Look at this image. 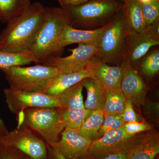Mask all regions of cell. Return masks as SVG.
<instances>
[{
	"mask_svg": "<svg viewBox=\"0 0 159 159\" xmlns=\"http://www.w3.org/2000/svg\"><path fill=\"white\" fill-rule=\"evenodd\" d=\"M45 10L42 4L35 2L7 24L0 34V51L17 54L29 51Z\"/></svg>",
	"mask_w": 159,
	"mask_h": 159,
	"instance_id": "obj_1",
	"label": "cell"
},
{
	"mask_svg": "<svg viewBox=\"0 0 159 159\" xmlns=\"http://www.w3.org/2000/svg\"><path fill=\"white\" fill-rule=\"evenodd\" d=\"M69 25L67 15L62 7H48L29 51L42 63L56 54L57 44L64 28Z\"/></svg>",
	"mask_w": 159,
	"mask_h": 159,
	"instance_id": "obj_2",
	"label": "cell"
},
{
	"mask_svg": "<svg viewBox=\"0 0 159 159\" xmlns=\"http://www.w3.org/2000/svg\"><path fill=\"white\" fill-rule=\"evenodd\" d=\"M122 6V2L118 0H89L79 6L62 8L67 15L70 25L93 30L107 24Z\"/></svg>",
	"mask_w": 159,
	"mask_h": 159,
	"instance_id": "obj_3",
	"label": "cell"
},
{
	"mask_svg": "<svg viewBox=\"0 0 159 159\" xmlns=\"http://www.w3.org/2000/svg\"><path fill=\"white\" fill-rule=\"evenodd\" d=\"M17 115L18 125L30 129L51 146L59 141L66 128L59 107L28 108Z\"/></svg>",
	"mask_w": 159,
	"mask_h": 159,
	"instance_id": "obj_4",
	"label": "cell"
},
{
	"mask_svg": "<svg viewBox=\"0 0 159 159\" xmlns=\"http://www.w3.org/2000/svg\"><path fill=\"white\" fill-rule=\"evenodd\" d=\"M9 88L32 93H44L55 77L60 74L57 68L43 65L15 66L1 69Z\"/></svg>",
	"mask_w": 159,
	"mask_h": 159,
	"instance_id": "obj_5",
	"label": "cell"
},
{
	"mask_svg": "<svg viewBox=\"0 0 159 159\" xmlns=\"http://www.w3.org/2000/svg\"><path fill=\"white\" fill-rule=\"evenodd\" d=\"M128 37L121 9L107 23L97 41V59L107 64L120 63Z\"/></svg>",
	"mask_w": 159,
	"mask_h": 159,
	"instance_id": "obj_6",
	"label": "cell"
},
{
	"mask_svg": "<svg viewBox=\"0 0 159 159\" xmlns=\"http://www.w3.org/2000/svg\"><path fill=\"white\" fill-rule=\"evenodd\" d=\"M142 135L141 133L129 136L123 126L109 131L92 141L85 153L78 159H99L114 154H128L138 144Z\"/></svg>",
	"mask_w": 159,
	"mask_h": 159,
	"instance_id": "obj_7",
	"label": "cell"
},
{
	"mask_svg": "<svg viewBox=\"0 0 159 159\" xmlns=\"http://www.w3.org/2000/svg\"><path fill=\"white\" fill-rule=\"evenodd\" d=\"M3 146L19 151L30 159H48V145L33 131L23 125L2 138Z\"/></svg>",
	"mask_w": 159,
	"mask_h": 159,
	"instance_id": "obj_8",
	"label": "cell"
},
{
	"mask_svg": "<svg viewBox=\"0 0 159 159\" xmlns=\"http://www.w3.org/2000/svg\"><path fill=\"white\" fill-rule=\"evenodd\" d=\"M71 54L65 57L52 56L42 63L43 65L56 68L60 73H73L82 70L98 61L97 43L78 44L70 49Z\"/></svg>",
	"mask_w": 159,
	"mask_h": 159,
	"instance_id": "obj_9",
	"label": "cell"
},
{
	"mask_svg": "<svg viewBox=\"0 0 159 159\" xmlns=\"http://www.w3.org/2000/svg\"><path fill=\"white\" fill-rule=\"evenodd\" d=\"M159 24L144 31L129 35L120 65L135 69L152 48L159 45Z\"/></svg>",
	"mask_w": 159,
	"mask_h": 159,
	"instance_id": "obj_10",
	"label": "cell"
},
{
	"mask_svg": "<svg viewBox=\"0 0 159 159\" xmlns=\"http://www.w3.org/2000/svg\"><path fill=\"white\" fill-rule=\"evenodd\" d=\"M3 93L9 110L17 115L28 108L61 107L57 96L25 92L9 87L4 89Z\"/></svg>",
	"mask_w": 159,
	"mask_h": 159,
	"instance_id": "obj_11",
	"label": "cell"
},
{
	"mask_svg": "<svg viewBox=\"0 0 159 159\" xmlns=\"http://www.w3.org/2000/svg\"><path fill=\"white\" fill-rule=\"evenodd\" d=\"M92 142L80 135L77 130L66 127L59 141L51 147L66 158L78 159L85 153Z\"/></svg>",
	"mask_w": 159,
	"mask_h": 159,
	"instance_id": "obj_12",
	"label": "cell"
},
{
	"mask_svg": "<svg viewBox=\"0 0 159 159\" xmlns=\"http://www.w3.org/2000/svg\"><path fill=\"white\" fill-rule=\"evenodd\" d=\"M122 66L123 74L120 89L126 99H130L133 103L144 104L147 86L144 80L135 69L130 66Z\"/></svg>",
	"mask_w": 159,
	"mask_h": 159,
	"instance_id": "obj_13",
	"label": "cell"
},
{
	"mask_svg": "<svg viewBox=\"0 0 159 159\" xmlns=\"http://www.w3.org/2000/svg\"><path fill=\"white\" fill-rule=\"evenodd\" d=\"M107 24L99 29L93 30L75 29L69 25H66L63 30L57 44L56 54L61 52L66 46L72 44L97 43Z\"/></svg>",
	"mask_w": 159,
	"mask_h": 159,
	"instance_id": "obj_14",
	"label": "cell"
},
{
	"mask_svg": "<svg viewBox=\"0 0 159 159\" xmlns=\"http://www.w3.org/2000/svg\"><path fill=\"white\" fill-rule=\"evenodd\" d=\"M100 61L82 70L58 74L44 93L56 97L67 89L80 82L83 80L88 77H92L95 66Z\"/></svg>",
	"mask_w": 159,
	"mask_h": 159,
	"instance_id": "obj_15",
	"label": "cell"
},
{
	"mask_svg": "<svg viewBox=\"0 0 159 159\" xmlns=\"http://www.w3.org/2000/svg\"><path fill=\"white\" fill-rule=\"evenodd\" d=\"M122 2L123 21L129 35L145 30L141 3L138 0H122Z\"/></svg>",
	"mask_w": 159,
	"mask_h": 159,
	"instance_id": "obj_16",
	"label": "cell"
},
{
	"mask_svg": "<svg viewBox=\"0 0 159 159\" xmlns=\"http://www.w3.org/2000/svg\"><path fill=\"white\" fill-rule=\"evenodd\" d=\"M159 153L158 133L143 134L138 144L127 154V159H155Z\"/></svg>",
	"mask_w": 159,
	"mask_h": 159,
	"instance_id": "obj_17",
	"label": "cell"
},
{
	"mask_svg": "<svg viewBox=\"0 0 159 159\" xmlns=\"http://www.w3.org/2000/svg\"><path fill=\"white\" fill-rule=\"evenodd\" d=\"M123 69L121 65L111 66L100 61L95 66L92 78L98 80L106 89L120 88Z\"/></svg>",
	"mask_w": 159,
	"mask_h": 159,
	"instance_id": "obj_18",
	"label": "cell"
},
{
	"mask_svg": "<svg viewBox=\"0 0 159 159\" xmlns=\"http://www.w3.org/2000/svg\"><path fill=\"white\" fill-rule=\"evenodd\" d=\"M81 83L87 93L84 108L91 111H103L105 103L104 87L98 80L92 77L83 80Z\"/></svg>",
	"mask_w": 159,
	"mask_h": 159,
	"instance_id": "obj_19",
	"label": "cell"
},
{
	"mask_svg": "<svg viewBox=\"0 0 159 159\" xmlns=\"http://www.w3.org/2000/svg\"><path fill=\"white\" fill-rule=\"evenodd\" d=\"M126 99L120 88L106 89L103 111L105 115L121 116L126 104Z\"/></svg>",
	"mask_w": 159,
	"mask_h": 159,
	"instance_id": "obj_20",
	"label": "cell"
},
{
	"mask_svg": "<svg viewBox=\"0 0 159 159\" xmlns=\"http://www.w3.org/2000/svg\"><path fill=\"white\" fill-rule=\"evenodd\" d=\"M81 81L67 89L57 96L60 102V108H84Z\"/></svg>",
	"mask_w": 159,
	"mask_h": 159,
	"instance_id": "obj_21",
	"label": "cell"
},
{
	"mask_svg": "<svg viewBox=\"0 0 159 159\" xmlns=\"http://www.w3.org/2000/svg\"><path fill=\"white\" fill-rule=\"evenodd\" d=\"M30 4V0H0V20L8 24Z\"/></svg>",
	"mask_w": 159,
	"mask_h": 159,
	"instance_id": "obj_22",
	"label": "cell"
},
{
	"mask_svg": "<svg viewBox=\"0 0 159 159\" xmlns=\"http://www.w3.org/2000/svg\"><path fill=\"white\" fill-rule=\"evenodd\" d=\"M104 119L103 111H93L89 116L81 125L78 133L82 137L93 141L97 139Z\"/></svg>",
	"mask_w": 159,
	"mask_h": 159,
	"instance_id": "obj_23",
	"label": "cell"
},
{
	"mask_svg": "<svg viewBox=\"0 0 159 159\" xmlns=\"http://www.w3.org/2000/svg\"><path fill=\"white\" fill-rule=\"evenodd\" d=\"M32 62L39 63L29 51L17 54L0 51V69L23 66Z\"/></svg>",
	"mask_w": 159,
	"mask_h": 159,
	"instance_id": "obj_24",
	"label": "cell"
},
{
	"mask_svg": "<svg viewBox=\"0 0 159 159\" xmlns=\"http://www.w3.org/2000/svg\"><path fill=\"white\" fill-rule=\"evenodd\" d=\"M59 108L65 127L77 131L93 112L85 108Z\"/></svg>",
	"mask_w": 159,
	"mask_h": 159,
	"instance_id": "obj_25",
	"label": "cell"
},
{
	"mask_svg": "<svg viewBox=\"0 0 159 159\" xmlns=\"http://www.w3.org/2000/svg\"><path fill=\"white\" fill-rule=\"evenodd\" d=\"M138 66H140L142 74L145 77H152L159 72V50L153 49L146 54Z\"/></svg>",
	"mask_w": 159,
	"mask_h": 159,
	"instance_id": "obj_26",
	"label": "cell"
},
{
	"mask_svg": "<svg viewBox=\"0 0 159 159\" xmlns=\"http://www.w3.org/2000/svg\"><path fill=\"white\" fill-rule=\"evenodd\" d=\"M145 29L159 24V0L141 4Z\"/></svg>",
	"mask_w": 159,
	"mask_h": 159,
	"instance_id": "obj_27",
	"label": "cell"
},
{
	"mask_svg": "<svg viewBox=\"0 0 159 159\" xmlns=\"http://www.w3.org/2000/svg\"><path fill=\"white\" fill-rule=\"evenodd\" d=\"M123 127L125 133L129 136H134L137 134L150 130L152 129L148 123L138 121L125 123Z\"/></svg>",
	"mask_w": 159,
	"mask_h": 159,
	"instance_id": "obj_28",
	"label": "cell"
},
{
	"mask_svg": "<svg viewBox=\"0 0 159 159\" xmlns=\"http://www.w3.org/2000/svg\"><path fill=\"white\" fill-rule=\"evenodd\" d=\"M0 159H30L19 151L3 146L0 153Z\"/></svg>",
	"mask_w": 159,
	"mask_h": 159,
	"instance_id": "obj_29",
	"label": "cell"
},
{
	"mask_svg": "<svg viewBox=\"0 0 159 159\" xmlns=\"http://www.w3.org/2000/svg\"><path fill=\"white\" fill-rule=\"evenodd\" d=\"M124 123L138 121L137 116L133 107V103L130 99H126L124 111L121 116Z\"/></svg>",
	"mask_w": 159,
	"mask_h": 159,
	"instance_id": "obj_30",
	"label": "cell"
},
{
	"mask_svg": "<svg viewBox=\"0 0 159 159\" xmlns=\"http://www.w3.org/2000/svg\"><path fill=\"white\" fill-rule=\"evenodd\" d=\"M117 116L115 115H105L104 121L100 130L97 134V139H99L106 133L112 130V125ZM96 140V139H95Z\"/></svg>",
	"mask_w": 159,
	"mask_h": 159,
	"instance_id": "obj_31",
	"label": "cell"
},
{
	"mask_svg": "<svg viewBox=\"0 0 159 159\" xmlns=\"http://www.w3.org/2000/svg\"><path fill=\"white\" fill-rule=\"evenodd\" d=\"M89 0H58L61 7L79 6L88 2Z\"/></svg>",
	"mask_w": 159,
	"mask_h": 159,
	"instance_id": "obj_32",
	"label": "cell"
},
{
	"mask_svg": "<svg viewBox=\"0 0 159 159\" xmlns=\"http://www.w3.org/2000/svg\"><path fill=\"white\" fill-rule=\"evenodd\" d=\"M48 145V159H78L77 158L68 159L63 156L57 150L50 145Z\"/></svg>",
	"mask_w": 159,
	"mask_h": 159,
	"instance_id": "obj_33",
	"label": "cell"
},
{
	"mask_svg": "<svg viewBox=\"0 0 159 159\" xmlns=\"http://www.w3.org/2000/svg\"><path fill=\"white\" fill-rule=\"evenodd\" d=\"M128 155L127 154L119 153L110 155L108 156L99 159H127Z\"/></svg>",
	"mask_w": 159,
	"mask_h": 159,
	"instance_id": "obj_34",
	"label": "cell"
},
{
	"mask_svg": "<svg viewBox=\"0 0 159 159\" xmlns=\"http://www.w3.org/2000/svg\"><path fill=\"white\" fill-rule=\"evenodd\" d=\"M8 133H9V131L6 128L5 123L0 118V134L3 136L7 134Z\"/></svg>",
	"mask_w": 159,
	"mask_h": 159,
	"instance_id": "obj_35",
	"label": "cell"
},
{
	"mask_svg": "<svg viewBox=\"0 0 159 159\" xmlns=\"http://www.w3.org/2000/svg\"><path fill=\"white\" fill-rule=\"evenodd\" d=\"M138 1L141 4H142L149 2H152V1H157V0H138Z\"/></svg>",
	"mask_w": 159,
	"mask_h": 159,
	"instance_id": "obj_36",
	"label": "cell"
},
{
	"mask_svg": "<svg viewBox=\"0 0 159 159\" xmlns=\"http://www.w3.org/2000/svg\"><path fill=\"white\" fill-rule=\"evenodd\" d=\"M2 136L1 134H0V153H1V151H2V149L3 147L2 140Z\"/></svg>",
	"mask_w": 159,
	"mask_h": 159,
	"instance_id": "obj_37",
	"label": "cell"
},
{
	"mask_svg": "<svg viewBox=\"0 0 159 159\" xmlns=\"http://www.w3.org/2000/svg\"></svg>",
	"mask_w": 159,
	"mask_h": 159,
	"instance_id": "obj_38",
	"label": "cell"
}]
</instances>
